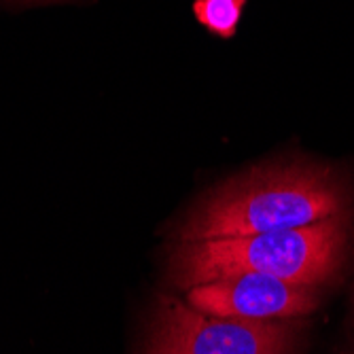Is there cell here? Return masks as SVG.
Listing matches in <instances>:
<instances>
[{
  "mask_svg": "<svg viewBox=\"0 0 354 354\" xmlns=\"http://www.w3.org/2000/svg\"><path fill=\"white\" fill-rule=\"evenodd\" d=\"M346 252L348 216H333L295 230L174 242L168 278L178 288H191L242 274H266L320 288L339 274Z\"/></svg>",
  "mask_w": 354,
  "mask_h": 354,
  "instance_id": "obj_2",
  "label": "cell"
},
{
  "mask_svg": "<svg viewBox=\"0 0 354 354\" xmlns=\"http://www.w3.org/2000/svg\"><path fill=\"white\" fill-rule=\"evenodd\" d=\"M318 288L266 274H242L187 288V304L200 312L244 320H291L318 308Z\"/></svg>",
  "mask_w": 354,
  "mask_h": 354,
  "instance_id": "obj_4",
  "label": "cell"
},
{
  "mask_svg": "<svg viewBox=\"0 0 354 354\" xmlns=\"http://www.w3.org/2000/svg\"><path fill=\"white\" fill-rule=\"evenodd\" d=\"M246 0H196L193 13L196 19L212 35L232 39L244 13Z\"/></svg>",
  "mask_w": 354,
  "mask_h": 354,
  "instance_id": "obj_5",
  "label": "cell"
},
{
  "mask_svg": "<svg viewBox=\"0 0 354 354\" xmlns=\"http://www.w3.org/2000/svg\"><path fill=\"white\" fill-rule=\"evenodd\" d=\"M295 337L284 320L214 316L162 297L142 354H293Z\"/></svg>",
  "mask_w": 354,
  "mask_h": 354,
  "instance_id": "obj_3",
  "label": "cell"
},
{
  "mask_svg": "<svg viewBox=\"0 0 354 354\" xmlns=\"http://www.w3.org/2000/svg\"><path fill=\"white\" fill-rule=\"evenodd\" d=\"M352 191L331 166L280 162L216 187L174 230L176 242L254 236L350 216Z\"/></svg>",
  "mask_w": 354,
  "mask_h": 354,
  "instance_id": "obj_1",
  "label": "cell"
}]
</instances>
